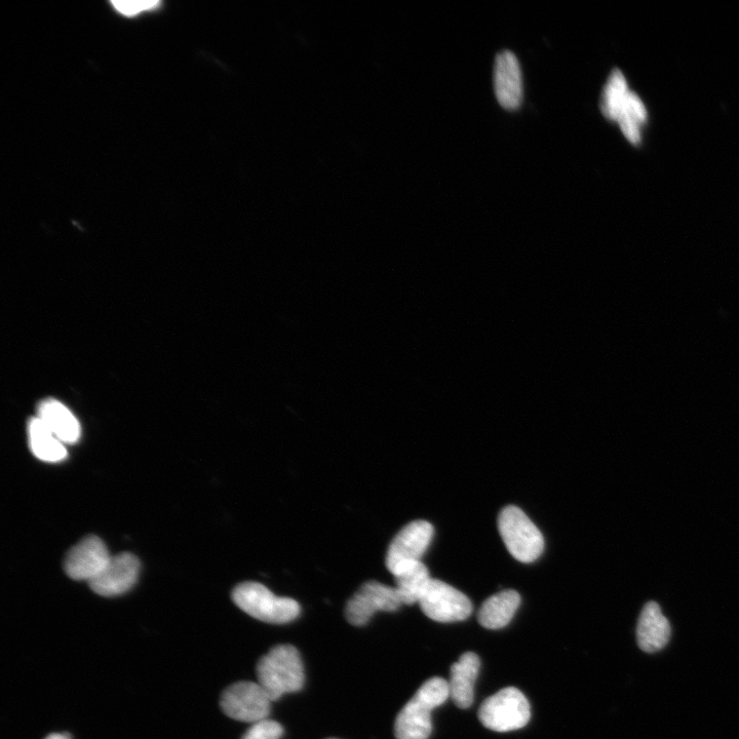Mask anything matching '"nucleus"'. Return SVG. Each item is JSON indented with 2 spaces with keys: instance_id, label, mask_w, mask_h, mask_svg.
Masks as SVG:
<instances>
[{
  "instance_id": "nucleus-1",
  "label": "nucleus",
  "mask_w": 739,
  "mask_h": 739,
  "mask_svg": "<svg viewBox=\"0 0 739 739\" xmlns=\"http://www.w3.org/2000/svg\"><path fill=\"white\" fill-rule=\"evenodd\" d=\"M450 697L448 682L442 678L427 680L397 717V739H429L432 713Z\"/></svg>"
},
{
  "instance_id": "nucleus-2",
  "label": "nucleus",
  "mask_w": 739,
  "mask_h": 739,
  "mask_svg": "<svg viewBox=\"0 0 739 739\" xmlns=\"http://www.w3.org/2000/svg\"><path fill=\"white\" fill-rule=\"evenodd\" d=\"M258 683L272 702L286 693L297 692L304 685V668L298 650L291 645H279L261 657L257 665Z\"/></svg>"
},
{
  "instance_id": "nucleus-3",
  "label": "nucleus",
  "mask_w": 739,
  "mask_h": 739,
  "mask_svg": "<svg viewBox=\"0 0 739 739\" xmlns=\"http://www.w3.org/2000/svg\"><path fill=\"white\" fill-rule=\"evenodd\" d=\"M232 600L250 616L267 624H288L300 614V605L291 598L277 597L259 582L241 583L232 592Z\"/></svg>"
},
{
  "instance_id": "nucleus-4",
  "label": "nucleus",
  "mask_w": 739,
  "mask_h": 739,
  "mask_svg": "<svg viewBox=\"0 0 739 739\" xmlns=\"http://www.w3.org/2000/svg\"><path fill=\"white\" fill-rule=\"evenodd\" d=\"M500 536L510 554L519 562L532 563L544 549V539L539 529L519 508L510 505L498 518Z\"/></svg>"
},
{
  "instance_id": "nucleus-5",
  "label": "nucleus",
  "mask_w": 739,
  "mask_h": 739,
  "mask_svg": "<svg viewBox=\"0 0 739 739\" xmlns=\"http://www.w3.org/2000/svg\"><path fill=\"white\" fill-rule=\"evenodd\" d=\"M531 718L530 704L517 688H504L482 704L479 719L493 731L509 732L525 727Z\"/></svg>"
},
{
  "instance_id": "nucleus-6",
  "label": "nucleus",
  "mask_w": 739,
  "mask_h": 739,
  "mask_svg": "<svg viewBox=\"0 0 739 739\" xmlns=\"http://www.w3.org/2000/svg\"><path fill=\"white\" fill-rule=\"evenodd\" d=\"M271 703L267 692L257 682L243 681L228 687L221 697V709L233 720L256 724L268 719Z\"/></svg>"
},
{
  "instance_id": "nucleus-7",
  "label": "nucleus",
  "mask_w": 739,
  "mask_h": 739,
  "mask_svg": "<svg viewBox=\"0 0 739 739\" xmlns=\"http://www.w3.org/2000/svg\"><path fill=\"white\" fill-rule=\"evenodd\" d=\"M419 604L427 617L444 624L465 620L473 612V604L468 597L434 578L423 592Z\"/></svg>"
},
{
  "instance_id": "nucleus-8",
  "label": "nucleus",
  "mask_w": 739,
  "mask_h": 739,
  "mask_svg": "<svg viewBox=\"0 0 739 739\" xmlns=\"http://www.w3.org/2000/svg\"><path fill=\"white\" fill-rule=\"evenodd\" d=\"M403 605L397 588L378 581H367L350 599L345 608V617L350 625L363 627L378 611L394 612Z\"/></svg>"
},
{
  "instance_id": "nucleus-9",
  "label": "nucleus",
  "mask_w": 739,
  "mask_h": 739,
  "mask_svg": "<svg viewBox=\"0 0 739 739\" xmlns=\"http://www.w3.org/2000/svg\"><path fill=\"white\" fill-rule=\"evenodd\" d=\"M433 537L434 527L429 522L418 520L406 525L388 548L385 560L388 571L394 574L401 566L420 561Z\"/></svg>"
},
{
  "instance_id": "nucleus-10",
  "label": "nucleus",
  "mask_w": 739,
  "mask_h": 739,
  "mask_svg": "<svg viewBox=\"0 0 739 739\" xmlns=\"http://www.w3.org/2000/svg\"><path fill=\"white\" fill-rule=\"evenodd\" d=\"M109 555L106 544L95 535H90L76 544L67 554L64 569L74 580L91 582L108 564Z\"/></svg>"
},
{
  "instance_id": "nucleus-11",
  "label": "nucleus",
  "mask_w": 739,
  "mask_h": 739,
  "mask_svg": "<svg viewBox=\"0 0 739 739\" xmlns=\"http://www.w3.org/2000/svg\"><path fill=\"white\" fill-rule=\"evenodd\" d=\"M140 562L132 554L111 557L108 564L90 583L94 593L102 597H115L129 592L138 580Z\"/></svg>"
},
{
  "instance_id": "nucleus-12",
  "label": "nucleus",
  "mask_w": 739,
  "mask_h": 739,
  "mask_svg": "<svg viewBox=\"0 0 739 739\" xmlns=\"http://www.w3.org/2000/svg\"><path fill=\"white\" fill-rule=\"evenodd\" d=\"M494 90L498 103L507 110L518 109L523 101V79L518 58L510 51L496 56Z\"/></svg>"
},
{
  "instance_id": "nucleus-13",
  "label": "nucleus",
  "mask_w": 739,
  "mask_h": 739,
  "mask_svg": "<svg viewBox=\"0 0 739 739\" xmlns=\"http://www.w3.org/2000/svg\"><path fill=\"white\" fill-rule=\"evenodd\" d=\"M481 661L473 652L462 654L451 667L449 685L450 697L460 709H468L474 703L475 684L479 675Z\"/></svg>"
},
{
  "instance_id": "nucleus-14",
  "label": "nucleus",
  "mask_w": 739,
  "mask_h": 739,
  "mask_svg": "<svg viewBox=\"0 0 739 739\" xmlns=\"http://www.w3.org/2000/svg\"><path fill=\"white\" fill-rule=\"evenodd\" d=\"M672 635L668 618L655 602L645 605L639 618L637 640L639 647L647 653L664 649Z\"/></svg>"
},
{
  "instance_id": "nucleus-15",
  "label": "nucleus",
  "mask_w": 739,
  "mask_h": 739,
  "mask_svg": "<svg viewBox=\"0 0 739 739\" xmlns=\"http://www.w3.org/2000/svg\"><path fill=\"white\" fill-rule=\"evenodd\" d=\"M38 418L64 444H74L81 438V425L73 413L59 401L48 399L38 406Z\"/></svg>"
},
{
  "instance_id": "nucleus-16",
  "label": "nucleus",
  "mask_w": 739,
  "mask_h": 739,
  "mask_svg": "<svg viewBox=\"0 0 739 739\" xmlns=\"http://www.w3.org/2000/svg\"><path fill=\"white\" fill-rule=\"evenodd\" d=\"M520 605L521 596L518 592H499L484 602L479 611V622L489 630L502 629L510 624Z\"/></svg>"
},
{
  "instance_id": "nucleus-17",
  "label": "nucleus",
  "mask_w": 739,
  "mask_h": 739,
  "mask_svg": "<svg viewBox=\"0 0 739 739\" xmlns=\"http://www.w3.org/2000/svg\"><path fill=\"white\" fill-rule=\"evenodd\" d=\"M29 447L32 454L45 462L57 463L67 458L68 453L62 443L38 417L28 422Z\"/></svg>"
},
{
  "instance_id": "nucleus-18",
  "label": "nucleus",
  "mask_w": 739,
  "mask_h": 739,
  "mask_svg": "<svg viewBox=\"0 0 739 739\" xmlns=\"http://www.w3.org/2000/svg\"><path fill=\"white\" fill-rule=\"evenodd\" d=\"M393 575L403 605L419 603L423 592L432 579L429 569L421 561L407 563L401 566Z\"/></svg>"
},
{
  "instance_id": "nucleus-19",
  "label": "nucleus",
  "mask_w": 739,
  "mask_h": 739,
  "mask_svg": "<svg viewBox=\"0 0 739 739\" xmlns=\"http://www.w3.org/2000/svg\"><path fill=\"white\" fill-rule=\"evenodd\" d=\"M647 119V111L642 100L633 92H630L627 100L622 106L617 122L622 134L632 143L641 141V129Z\"/></svg>"
},
{
  "instance_id": "nucleus-20",
  "label": "nucleus",
  "mask_w": 739,
  "mask_h": 739,
  "mask_svg": "<svg viewBox=\"0 0 739 739\" xmlns=\"http://www.w3.org/2000/svg\"><path fill=\"white\" fill-rule=\"evenodd\" d=\"M630 91L626 77L618 69H614L607 81L601 98V110L605 118L616 121Z\"/></svg>"
},
{
  "instance_id": "nucleus-21",
  "label": "nucleus",
  "mask_w": 739,
  "mask_h": 739,
  "mask_svg": "<svg viewBox=\"0 0 739 739\" xmlns=\"http://www.w3.org/2000/svg\"><path fill=\"white\" fill-rule=\"evenodd\" d=\"M284 734L283 726L271 720L253 724L242 739H281Z\"/></svg>"
},
{
  "instance_id": "nucleus-22",
  "label": "nucleus",
  "mask_w": 739,
  "mask_h": 739,
  "mask_svg": "<svg viewBox=\"0 0 739 739\" xmlns=\"http://www.w3.org/2000/svg\"><path fill=\"white\" fill-rule=\"evenodd\" d=\"M110 4L116 12L126 17L138 16L141 13L158 9L161 5L160 2H153V0H122V2L116 0Z\"/></svg>"
},
{
  "instance_id": "nucleus-23",
  "label": "nucleus",
  "mask_w": 739,
  "mask_h": 739,
  "mask_svg": "<svg viewBox=\"0 0 739 739\" xmlns=\"http://www.w3.org/2000/svg\"><path fill=\"white\" fill-rule=\"evenodd\" d=\"M46 739H71V738L66 733H53L49 735Z\"/></svg>"
},
{
  "instance_id": "nucleus-24",
  "label": "nucleus",
  "mask_w": 739,
  "mask_h": 739,
  "mask_svg": "<svg viewBox=\"0 0 739 739\" xmlns=\"http://www.w3.org/2000/svg\"><path fill=\"white\" fill-rule=\"evenodd\" d=\"M330 739H335V738H330Z\"/></svg>"
}]
</instances>
